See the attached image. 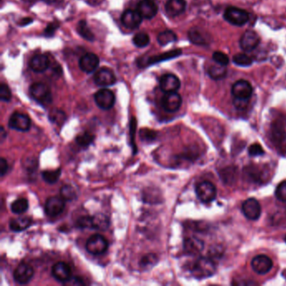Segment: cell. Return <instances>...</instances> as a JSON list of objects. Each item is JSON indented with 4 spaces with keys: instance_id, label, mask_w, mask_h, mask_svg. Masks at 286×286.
Masks as SVG:
<instances>
[{
    "instance_id": "obj_18",
    "label": "cell",
    "mask_w": 286,
    "mask_h": 286,
    "mask_svg": "<svg viewBox=\"0 0 286 286\" xmlns=\"http://www.w3.org/2000/svg\"><path fill=\"white\" fill-rule=\"evenodd\" d=\"M142 20H143V17L138 10H133V9H128L124 12L121 17L122 23L129 29L138 28L141 25Z\"/></svg>"
},
{
    "instance_id": "obj_6",
    "label": "cell",
    "mask_w": 286,
    "mask_h": 286,
    "mask_svg": "<svg viewBox=\"0 0 286 286\" xmlns=\"http://www.w3.org/2000/svg\"><path fill=\"white\" fill-rule=\"evenodd\" d=\"M31 126V120L25 113L15 112L9 119V127L20 132H27Z\"/></svg>"
},
{
    "instance_id": "obj_23",
    "label": "cell",
    "mask_w": 286,
    "mask_h": 286,
    "mask_svg": "<svg viewBox=\"0 0 286 286\" xmlns=\"http://www.w3.org/2000/svg\"><path fill=\"white\" fill-rule=\"evenodd\" d=\"M51 65L49 58L46 55H36L32 58L29 62V67L35 73H44L49 68Z\"/></svg>"
},
{
    "instance_id": "obj_37",
    "label": "cell",
    "mask_w": 286,
    "mask_h": 286,
    "mask_svg": "<svg viewBox=\"0 0 286 286\" xmlns=\"http://www.w3.org/2000/svg\"><path fill=\"white\" fill-rule=\"evenodd\" d=\"M234 63L239 67H249L253 63V60L250 56L246 54H237L233 58Z\"/></svg>"
},
{
    "instance_id": "obj_27",
    "label": "cell",
    "mask_w": 286,
    "mask_h": 286,
    "mask_svg": "<svg viewBox=\"0 0 286 286\" xmlns=\"http://www.w3.org/2000/svg\"><path fill=\"white\" fill-rule=\"evenodd\" d=\"M93 219V229L99 230V231H105L109 228V218L103 213H98L92 216Z\"/></svg>"
},
{
    "instance_id": "obj_24",
    "label": "cell",
    "mask_w": 286,
    "mask_h": 286,
    "mask_svg": "<svg viewBox=\"0 0 286 286\" xmlns=\"http://www.w3.org/2000/svg\"><path fill=\"white\" fill-rule=\"evenodd\" d=\"M185 0H169L165 4V11L170 17H177L185 11Z\"/></svg>"
},
{
    "instance_id": "obj_17",
    "label": "cell",
    "mask_w": 286,
    "mask_h": 286,
    "mask_svg": "<svg viewBox=\"0 0 286 286\" xmlns=\"http://www.w3.org/2000/svg\"><path fill=\"white\" fill-rule=\"evenodd\" d=\"M94 81L99 87H109L115 83L116 77L111 70L104 67L96 73Z\"/></svg>"
},
{
    "instance_id": "obj_25",
    "label": "cell",
    "mask_w": 286,
    "mask_h": 286,
    "mask_svg": "<svg viewBox=\"0 0 286 286\" xmlns=\"http://www.w3.org/2000/svg\"><path fill=\"white\" fill-rule=\"evenodd\" d=\"M188 36L191 42L198 46H205L210 42L209 35H207L205 31L199 28H191L189 30Z\"/></svg>"
},
{
    "instance_id": "obj_50",
    "label": "cell",
    "mask_w": 286,
    "mask_h": 286,
    "mask_svg": "<svg viewBox=\"0 0 286 286\" xmlns=\"http://www.w3.org/2000/svg\"><path fill=\"white\" fill-rule=\"evenodd\" d=\"M285 240H286V237H285Z\"/></svg>"
},
{
    "instance_id": "obj_45",
    "label": "cell",
    "mask_w": 286,
    "mask_h": 286,
    "mask_svg": "<svg viewBox=\"0 0 286 286\" xmlns=\"http://www.w3.org/2000/svg\"><path fill=\"white\" fill-rule=\"evenodd\" d=\"M8 171H9V164H8V161L2 157L0 159V173H1V177H4L6 174H7V172H8Z\"/></svg>"
},
{
    "instance_id": "obj_30",
    "label": "cell",
    "mask_w": 286,
    "mask_h": 286,
    "mask_svg": "<svg viewBox=\"0 0 286 286\" xmlns=\"http://www.w3.org/2000/svg\"><path fill=\"white\" fill-rule=\"evenodd\" d=\"M61 175V169H55V170H46L42 172V178L44 181L48 184H55L58 182Z\"/></svg>"
},
{
    "instance_id": "obj_8",
    "label": "cell",
    "mask_w": 286,
    "mask_h": 286,
    "mask_svg": "<svg viewBox=\"0 0 286 286\" xmlns=\"http://www.w3.org/2000/svg\"><path fill=\"white\" fill-rule=\"evenodd\" d=\"M95 103L101 109L108 110L115 104V95L111 90L104 88L99 90L94 95Z\"/></svg>"
},
{
    "instance_id": "obj_22",
    "label": "cell",
    "mask_w": 286,
    "mask_h": 286,
    "mask_svg": "<svg viewBox=\"0 0 286 286\" xmlns=\"http://www.w3.org/2000/svg\"><path fill=\"white\" fill-rule=\"evenodd\" d=\"M184 250L189 255H195L203 251L204 243L198 237H189L184 240Z\"/></svg>"
},
{
    "instance_id": "obj_41",
    "label": "cell",
    "mask_w": 286,
    "mask_h": 286,
    "mask_svg": "<svg viewBox=\"0 0 286 286\" xmlns=\"http://www.w3.org/2000/svg\"><path fill=\"white\" fill-rule=\"evenodd\" d=\"M275 197L281 202H286V181L279 184L275 191Z\"/></svg>"
},
{
    "instance_id": "obj_44",
    "label": "cell",
    "mask_w": 286,
    "mask_h": 286,
    "mask_svg": "<svg viewBox=\"0 0 286 286\" xmlns=\"http://www.w3.org/2000/svg\"><path fill=\"white\" fill-rule=\"evenodd\" d=\"M59 27V24L57 22H52V23H50L48 26H47V28L45 29V35L47 36H52L55 34V32L56 31V29H58Z\"/></svg>"
},
{
    "instance_id": "obj_49",
    "label": "cell",
    "mask_w": 286,
    "mask_h": 286,
    "mask_svg": "<svg viewBox=\"0 0 286 286\" xmlns=\"http://www.w3.org/2000/svg\"><path fill=\"white\" fill-rule=\"evenodd\" d=\"M43 1H45V2H46V3H55V1H56V0H43Z\"/></svg>"
},
{
    "instance_id": "obj_14",
    "label": "cell",
    "mask_w": 286,
    "mask_h": 286,
    "mask_svg": "<svg viewBox=\"0 0 286 286\" xmlns=\"http://www.w3.org/2000/svg\"><path fill=\"white\" fill-rule=\"evenodd\" d=\"M253 93V87L249 81L245 80L237 81L232 87V94L234 99H249Z\"/></svg>"
},
{
    "instance_id": "obj_11",
    "label": "cell",
    "mask_w": 286,
    "mask_h": 286,
    "mask_svg": "<svg viewBox=\"0 0 286 286\" xmlns=\"http://www.w3.org/2000/svg\"><path fill=\"white\" fill-rule=\"evenodd\" d=\"M252 269L259 275H265L273 268V261L267 255H258L252 260Z\"/></svg>"
},
{
    "instance_id": "obj_36",
    "label": "cell",
    "mask_w": 286,
    "mask_h": 286,
    "mask_svg": "<svg viewBox=\"0 0 286 286\" xmlns=\"http://www.w3.org/2000/svg\"><path fill=\"white\" fill-rule=\"evenodd\" d=\"M150 36L147 33L145 32H139L137 33L134 37L133 38V42L134 46L139 48H143V47H147L148 45L150 44Z\"/></svg>"
},
{
    "instance_id": "obj_28",
    "label": "cell",
    "mask_w": 286,
    "mask_h": 286,
    "mask_svg": "<svg viewBox=\"0 0 286 286\" xmlns=\"http://www.w3.org/2000/svg\"><path fill=\"white\" fill-rule=\"evenodd\" d=\"M226 74H227V69H226L225 66L220 65V64L216 63V65L211 66L208 69V75L211 79L216 80V81L223 79L225 78Z\"/></svg>"
},
{
    "instance_id": "obj_2",
    "label": "cell",
    "mask_w": 286,
    "mask_h": 286,
    "mask_svg": "<svg viewBox=\"0 0 286 286\" xmlns=\"http://www.w3.org/2000/svg\"><path fill=\"white\" fill-rule=\"evenodd\" d=\"M29 94L32 99L44 106L52 104V94L49 87L45 83L36 82L29 87Z\"/></svg>"
},
{
    "instance_id": "obj_31",
    "label": "cell",
    "mask_w": 286,
    "mask_h": 286,
    "mask_svg": "<svg viewBox=\"0 0 286 286\" xmlns=\"http://www.w3.org/2000/svg\"><path fill=\"white\" fill-rule=\"evenodd\" d=\"M78 31L79 35L82 36L85 40L89 41H94V35L93 32L90 29L89 27L87 26V22L85 21H80L78 25Z\"/></svg>"
},
{
    "instance_id": "obj_16",
    "label": "cell",
    "mask_w": 286,
    "mask_h": 286,
    "mask_svg": "<svg viewBox=\"0 0 286 286\" xmlns=\"http://www.w3.org/2000/svg\"><path fill=\"white\" fill-rule=\"evenodd\" d=\"M260 44V36L254 30H247L240 39V47L244 52H252Z\"/></svg>"
},
{
    "instance_id": "obj_32",
    "label": "cell",
    "mask_w": 286,
    "mask_h": 286,
    "mask_svg": "<svg viewBox=\"0 0 286 286\" xmlns=\"http://www.w3.org/2000/svg\"><path fill=\"white\" fill-rule=\"evenodd\" d=\"M157 40H158V42H159V45L166 46L168 44L172 43V42L177 41V36L173 31H171V30H165V31L159 33Z\"/></svg>"
},
{
    "instance_id": "obj_12",
    "label": "cell",
    "mask_w": 286,
    "mask_h": 286,
    "mask_svg": "<svg viewBox=\"0 0 286 286\" xmlns=\"http://www.w3.org/2000/svg\"><path fill=\"white\" fill-rule=\"evenodd\" d=\"M182 104V97L177 92L165 93L161 101L162 107L169 113H175L178 111Z\"/></svg>"
},
{
    "instance_id": "obj_9",
    "label": "cell",
    "mask_w": 286,
    "mask_h": 286,
    "mask_svg": "<svg viewBox=\"0 0 286 286\" xmlns=\"http://www.w3.org/2000/svg\"><path fill=\"white\" fill-rule=\"evenodd\" d=\"M66 201L61 197H51L45 204V212L47 216L55 217L59 216L64 211Z\"/></svg>"
},
{
    "instance_id": "obj_38",
    "label": "cell",
    "mask_w": 286,
    "mask_h": 286,
    "mask_svg": "<svg viewBox=\"0 0 286 286\" xmlns=\"http://www.w3.org/2000/svg\"><path fill=\"white\" fill-rule=\"evenodd\" d=\"M77 227H78V229H93V219H92V217L83 216V217L78 218V222H77Z\"/></svg>"
},
{
    "instance_id": "obj_1",
    "label": "cell",
    "mask_w": 286,
    "mask_h": 286,
    "mask_svg": "<svg viewBox=\"0 0 286 286\" xmlns=\"http://www.w3.org/2000/svg\"><path fill=\"white\" fill-rule=\"evenodd\" d=\"M216 272V265L213 261L207 257H200L194 263L191 273L197 279L211 277Z\"/></svg>"
},
{
    "instance_id": "obj_35",
    "label": "cell",
    "mask_w": 286,
    "mask_h": 286,
    "mask_svg": "<svg viewBox=\"0 0 286 286\" xmlns=\"http://www.w3.org/2000/svg\"><path fill=\"white\" fill-rule=\"evenodd\" d=\"M94 140V135L89 132H84L77 136L76 142L81 147H88Z\"/></svg>"
},
{
    "instance_id": "obj_13",
    "label": "cell",
    "mask_w": 286,
    "mask_h": 286,
    "mask_svg": "<svg viewBox=\"0 0 286 286\" xmlns=\"http://www.w3.org/2000/svg\"><path fill=\"white\" fill-rule=\"evenodd\" d=\"M243 214L247 218L252 221L259 219L261 215V206L255 198L246 200L242 206Z\"/></svg>"
},
{
    "instance_id": "obj_10",
    "label": "cell",
    "mask_w": 286,
    "mask_h": 286,
    "mask_svg": "<svg viewBox=\"0 0 286 286\" xmlns=\"http://www.w3.org/2000/svg\"><path fill=\"white\" fill-rule=\"evenodd\" d=\"M34 276V269L26 263H21L14 271V280L20 285H26L31 281Z\"/></svg>"
},
{
    "instance_id": "obj_29",
    "label": "cell",
    "mask_w": 286,
    "mask_h": 286,
    "mask_svg": "<svg viewBox=\"0 0 286 286\" xmlns=\"http://www.w3.org/2000/svg\"><path fill=\"white\" fill-rule=\"evenodd\" d=\"M29 208V202L26 198H19L12 203L10 209L13 213L22 214Z\"/></svg>"
},
{
    "instance_id": "obj_19",
    "label": "cell",
    "mask_w": 286,
    "mask_h": 286,
    "mask_svg": "<svg viewBox=\"0 0 286 286\" xmlns=\"http://www.w3.org/2000/svg\"><path fill=\"white\" fill-rule=\"evenodd\" d=\"M159 87L164 93H174L179 89L181 81L177 76L165 74L159 80Z\"/></svg>"
},
{
    "instance_id": "obj_34",
    "label": "cell",
    "mask_w": 286,
    "mask_h": 286,
    "mask_svg": "<svg viewBox=\"0 0 286 286\" xmlns=\"http://www.w3.org/2000/svg\"><path fill=\"white\" fill-rule=\"evenodd\" d=\"M60 195L66 202H71L77 198V191L71 185H64L60 190Z\"/></svg>"
},
{
    "instance_id": "obj_48",
    "label": "cell",
    "mask_w": 286,
    "mask_h": 286,
    "mask_svg": "<svg viewBox=\"0 0 286 286\" xmlns=\"http://www.w3.org/2000/svg\"><path fill=\"white\" fill-rule=\"evenodd\" d=\"M6 136H7V133H6V131L4 130V128L2 126V128H1V133H0V139H1V142H3V140L5 139Z\"/></svg>"
},
{
    "instance_id": "obj_40",
    "label": "cell",
    "mask_w": 286,
    "mask_h": 286,
    "mask_svg": "<svg viewBox=\"0 0 286 286\" xmlns=\"http://www.w3.org/2000/svg\"><path fill=\"white\" fill-rule=\"evenodd\" d=\"M212 59L216 63L223 65V66H227L229 63V58L228 55H226L225 53L222 52H215L212 55Z\"/></svg>"
},
{
    "instance_id": "obj_47",
    "label": "cell",
    "mask_w": 286,
    "mask_h": 286,
    "mask_svg": "<svg viewBox=\"0 0 286 286\" xmlns=\"http://www.w3.org/2000/svg\"><path fill=\"white\" fill-rule=\"evenodd\" d=\"M33 22V20H32L31 18L26 17L24 18L22 20L20 21V23L19 25L21 26H26L29 25V24H31Z\"/></svg>"
},
{
    "instance_id": "obj_4",
    "label": "cell",
    "mask_w": 286,
    "mask_h": 286,
    "mask_svg": "<svg viewBox=\"0 0 286 286\" xmlns=\"http://www.w3.org/2000/svg\"><path fill=\"white\" fill-rule=\"evenodd\" d=\"M196 193L202 203H210L217 197V188L211 182L205 181L197 185Z\"/></svg>"
},
{
    "instance_id": "obj_43",
    "label": "cell",
    "mask_w": 286,
    "mask_h": 286,
    "mask_svg": "<svg viewBox=\"0 0 286 286\" xmlns=\"http://www.w3.org/2000/svg\"><path fill=\"white\" fill-rule=\"evenodd\" d=\"M249 154L252 156H262L264 154V151L260 144H254L249 148Z\"/></svg>"
},
{
    "instance_id": "obj_15",
    "label": "cell",
    "mask_w": 286,
    "mask_h": 286,
    "mask_svg": "<svg viewBox=\"0 0 286 286\" xmlns=\"http://www.w3.org/2000/svg\"><path fill=\"white\" fill-rule=\"evenodd\" d=\"M182 50H173V51L165 52V53H163V54H160L159 55H156V56H152V57H147L145 61L143 58H140L139 61H138V63H139V66L140 67H147V66H151L152 64L160 62V61H167L170 59L177 57L180 55H182Z\"/></svg>"
},
{
    "instance_id": "obj_26",
    "label": "cell",
    "mask_w": 286,
    "mask_h": 286,
    "mask_svg": "<svg viewBox=\"0 0 286 286\" xmlns=\"http://www.w3.org/2000/svg\"><path fill=\"white\" fill-rule=\"evenodd\" d=\"M32 219L29 217H20L9 222V229L15 233L25 231L31 226Z\"/></svg>"
},
{
    "instance_id": "obj_39",
    "label": "cell",
    "mask_w": 286,
    "mask_h": 286,
    "mask_svg": "<svg viewBox=\"0 0 286 286\" xmlns=\"http://www.w3.org/2000/svg\"><path fill=\"white\" fill-rule=\"evenodd\" d=\"M157 262H158V258L156 257V255L150 254V255H145V257L142 258L140 265L144 268L153 267V266L156 265Z\"/></svg>"
},
{
    "instance_id": "obj_33",
    "label": "cell",
    "mask_w": 286,
    "mask_h": 286,
    "mask_svg": "<svg viewBox=\"0 0 286 286\" xmlns=\"http://www.w3.org/2000/svg\"><path fill=\"white\" fill-rule=\"evenodd\" d=\"M49 119L53 124L57 125L58 126H61L66 121L67 116L63 111L60 109H54L50 113Z\"/></svg>"
},
{
    "instance_id": "obj_42",
    "label": "cell",
    "mask_w": 286,
    "mask_h": 286,
    "mask_svg": "<svg viewBox=\"0 0 286 286\" xmlns=\"http://www.w3.org/2000/svg\"><path fill=\"white\" fill-rule=\"evenodd\" d=\"M12 99L11 90L6 84L2 83L0 86V99L3 102H9Z\"/></svg>"
},
{
    "instance_id": "obj_21",
    "label": "cell",
    "mask_w": 286,
    "mask_h": 286,
    "mask_svg": "<svg viewBox=\"0 0 286 286\" xmlns=\"http://www.w3.org/2000/svg\"><path fill=\"white\" fill-rule=\"evenodd\" d=\"M137 10L144 19L151 20L158 12V6L153 0H141L137 6Z\"/></svg>"
},
{
    "instance_id": "obj_46",
    "label": "cell",
    "mask_w": 286,
    "mask_h": 286,
    "mask_svg": "<svg viewBox=\"0 0 286 286\" xmlns=\"http://www.w3.org/2000/svg\"><path fill=\"white\" fill-rule=\"evenodd\" d=\"M249 99H234V106L237 107V109H244L249 104Z\"/></svg>"
},
{
    "instance_id": "obj_7",
    "label": "cell",
    "mask_w": 286,
    "mask_h": 286,
    "mask_svg": "<svg viewBox=\"0 0 286 286\" xmlns=\"http://www.w3.org/2000/svg\"><path fill=\"white\" fill-rule=\"evenodd\" d=\"M52 275L55 281L66 284L72 280V269L69 264L65 262H57L52 266Z\"/></svg>"
},
{
    "instance_id": "obj_5",
    "label": "cell",
    "mask_w": 286,
    "mask_h": 286,
    "mask_svg": "<svg viewBox=\"0 0 286 286\" xmlns=\"http://www.w3.org/2000/svg\"><path fill=\"white\" fill-rule=\"evenodd\" d=\"M224 19L231 25L242 26L249 21V15L248 12L243 9L229 7L224 12Z\"/></svg>"
},
{
    "instance_id": "obj_20",
    "label": "cell",
    "mask_w": 286,
    "mask_h": 286,
    "mask_svg": "<svg viewBox=\"0 0 286 286\" xmlns=\"http://www.w3.org/2000/svg\"><path fill=\"white\" fill-rule=\"evenodd\" d=\"M99 65V58L94 53H87L81 56L79 61V67L84 73H92Z\"/></svg>"
},
{
    "instance_id": "obj_3",
    "label": "cell",
    "mask_w": 286,
    "mask_h": 286,
    "mask_svg": "<svg viewBox=\"0 0 286 286\" xmlns=\"http://www.w3.org/2000/svg\"><path fill=\"white\" fill-rule=\"evenodd\" d=\"M108 249L107 239L100 234H94L87 239L86 249L93 255H104Z\"/></svg>"
}]
</instances>
